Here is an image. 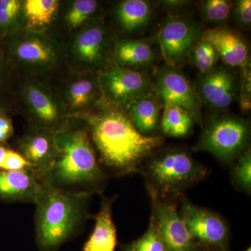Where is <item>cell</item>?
<instances>
[{
	"mask_svg": "<svg viewBox=\"0 0 251 251\" xmlns=\"http://www.w3.org/2000/svg\"><path fill=\"white\" fill-rule=\"evenodd\" d=\"M100 84L111 101L128 107L148 94L150 87V81L145 74L123 67L114 68L103 73Z\"/></svg>",
	"mask_w": 251,
	"mask_h": 251,
	"instance_id": "9c48e42d",
	"label": "cell"
},
{
	"mask_svg": "<svg viewBox=\"0 0 251 251\" xmlns=\"http://www.w3.org/2000/svg\"><path fill=\"white\" fill-rule=\"evenodd\" d=\"M231 180L234 187L242 192L251 194V151L247 148L238 156L237 164L231 172Z\"/></svg>",
	"mask_w": 251,
	"mask_h": 251,
	"instance_id": "d4e9b609",
	"label": "cell"
},
{
	"mask_svg": "<svg viewBox=\"0 0 251 251\" xmlns=\"http://www.w3.org/2000/svg\"><path fill=\"white\" fill-rule=\"evenodd\" d=\"M211 251H228L225 250V249H213V250H211Z\"/></svg>",
	"mask_w": 251,
	"mask_h": 251,
	"instance_id": "d590c367",
	"label": "cell"
},
{
	"mask_svg": "<svg viewBox=\"0 0 251 251\" xmlns=\"http://www.w3.org/2000/svg\"><path fill=\"white\" fill-rule=\"evenodd\" d=\"M194 117L174 104L164 103V111L161 120L162 131L171 138H182L192 129Z\"/></svg>",
	"mask_w": 251,
	"mask_h": 251,
	"instance_id": "d6986e66",
	"label": "cell"
},
{
	"mask_svg": "<svg viewBox=\"0 0 251 251\" xmlns=\"http://www.w3.org/2000/svg\"><path fill=\"white\" fill-rule=\"evenodd\" d=\"M201 36L199 28L191 21L181 18L168 20L158 34L162 55L168 66L176 68L181 65Z\"/></svg>",
	"mask_w": 251,
	"mask_h": 251,
	"instance_id": "ba28073f",
	"label": "cell"
},
{
	"mask_svg": "<svg viewBox=\"0 0 251 251\" xmlns=\"http://www.w3.org/2000/svg\"><path fill=\"white\" fill-rule=\"evenodd\" d=\"M22 9V3L18 0H0V39L16 29Z\"/></svg>",
	"mask_w": 251,
	"mask_h": 251,
	"instance_id": "4316f807",
	"label": "cell"
},
{
	"mask_svg": "<svg viewBox=\"0 0 251 251\" xmlns=\"http://www.w3.org/2000/svg\"><path fill=\"white\" fill-rule=\"evenodd\" d=\"M90 125L102 161L119 174L139 173L143 160L164 143L162 137L141 134L129 117L118 110L92 117Z\"/></svg>",
	"mask_w": 251,
	"mask_h": 251,
	"instance_id": "6da1fadb",
	"label": "cell"
},
{
	"mask_svg": "<svg viewBox=\"0 0 251 251\" xmlns=\"http://www.w3.org/2000/svg\"><path fill=\"white\" fill-rule=\"evenodd\" d=\"M1 70H2V67H1V58H0V81L1 79Z\"/></svg>",
	"mask_w": 251,
	"mask_h": 251,
	"instance_id": "e575fe53",
	"label": "cell"
},
{
	"mask_svg": "<svg viewBox=\"0 0 251 251\" xmlns=\"http://www.w3.org/2000/svg\"><path fill=\"white\" fill-rule=\"evenodd\" d=\"M214 46L219 57L231 67L244 69L249 60V50L242 37L226 27H216L203 31L201 39Z\"/></svg>",
	"mask_w": 251,
	"mask_h": 251,
	"instance_id": "7c38bea8",
	"label": "cell"
},
{
	"mask_svg": "<svg viewBox=\"0 0 251 251\" xmlns=\"http://www.w3.org/2000/svg\"><path fill=\"white\" fill-rule=\"evenodd\" d=\"M32 165L23 155L13 150H7L1 169L3 171H17L26 170Z\"/></svg>",
	"mask_w": 251,
	"mask_h": 251,
	"instance_id": "4dcf8cb0",
	"label": "cell"
},
{
	"mask_svg": "<svg viewBox=\"0 0 251 251\" xmlns=\"http://www.w3.org/2000/svg\"><path fill=\"white\" fill-rule=\"evenodd\" d=\"M13 125L9 118L0 115V143L7 140L13 133Z\"/></svg>",
	"mask_w": 251,
	"mask_h": 251,
	"instance_id": "d6a6232c",
	"label": "cell"
},
{
	"mask_svg": "<svg viewBox=\"0 0 251 251\" xmlns=\"http://www.w3.org/2000/svg\"><path fill=\"white\" fill-rule=\"evenodd\" d=\"M180 201L179 214L193 239L208 250L228 251L229 229L226 221L214 211L193 204L184 195Z\"/></svg>",
	"mask_w": 251,
	"mask_h": 251,
	"instance_id": "8992f818",
	"label": "cell"
},
{
	"mask_svg": "<svg viewBox=\"0 0 251 251\" xmlns=\"http://www.w3.org/2000/svg\"><path fill=\"white\" fill-rule=\"evenodd\" d=\"M59 2L57 0H27L23 4L25 15L30 27H42L52 22Z\"/></svg>",
	"mask_w": 251,
	"mask_h": 251,
	"instance_id": "603a6c76",
	"label": "cell"
},
{
	"mask_svg": "<svg viewBox=\"0 0 251 251\" xmlns=\"http://www.w3.org/2000/svg\"><path fill=\"white\" fill-rule=\"evenodd\" d=\"M7 149L4 148V147L0 146V169L2 166L3 162L4 161L5 156H6Z\"/></svg>",
	"mask_w": 251,
	"mask_h": 251,
	"instance_id": "836d02e7",
	"label": "cell"
},
{
	"mask_svg": "<svg viewBox=\"0 0 251 251\" xmlns=\"http://www.w3.org/2000/svg\"><path fill=\"white\" fill-rule=\"evenodd\" d=\"M189 56L193 65L202 74L213 70L219 57L214 46L202 39L194 46Z\"/></svg>",
	"mask_w": 251,
	"mask_h": 251,
	"instance_id": "484cf974",
	"label": "cell"
},
{
	"mask_svg": "<svg viewBox=\"0 0 251 251\" xmlns=\"http://www.w3.org/2000/svg\"><path fill=\"white\" fill-rule=\"evenodd\" d=\"M122 251H168L160 233L156 220L152 215L148 228L138 239L126 244H122Z\"/></svg>",
	"mask_w": 251,
	"mask_h": 251,
	"instance_id": "cb8c5ba5",
	"label": "cell"
},
{
	"mask_svg": "<svg viewBox=\"0 0 251 251\" xmlns=\"http://www.w3.org/2000/svg\"><path fill=\"white\" fill-rule=\"evenodd\" d=\"M86 194H74L50 186L36 200V244L42 251H55L74 235L82 216Z\"/></svg>",
	"mask_w": 251,
	"mask_h": 251,
	"instance_id": "7a4b0ae2",
	"label": "cell"
},
{
	"mask_svg": "<svg viewBox=\"0 0 251 251\" xmlns=\"http://www.w3.org/2000/svg\"><path fill=\"white\" fill-rule=\"evenodd\" d=\"M105 43V33L100 26H91L82 31L75 42V54L82 62L92 64L100 60Z\"/></svg>",
	"mask_w": 251,
	"mask_h": 251,
	"instance_id": "ac0fdd59",
	"label": "cell"
},
{
	"mask_svg": "<svg viewBox=\"0 0 251 251\" xmlns=\"http://www.w3.org/2000/svg\"><path fill=\"white\" fill-rule=\"evenodd\" d=\"M140 172L146 181L147 190L169 202L180 199L186 190L209 173L205 166L179 149L166 150L152 157Z\"/></svg>",
	"mask_w": 251,
	"mask_h": 251,
	"instance_id": "3957f363",
	"label": "cell"
},
{
	"mask_svg": "<svg viewBox=\"0 0 251 251\" xmlns=\"http://www.w3.org/2000/svg\"><path fill=\"white\" fill-rule=\"evenodd\" d=\"M244 251H251V247H250L248 248V249H247V250Z\"/></svg>",
	"mask_w": 251,
	"mask_h": 251,
	"instance_id": "8d00e7d4",
	"label": "cell"
},
{
	"mask_svg": "<svg viewBox=\"0 0 251 251\" xmlns=\"http://www.w3.org/2000/svg\"><path fill=\"white\" fill-rule=\"evenodd\" d=\"M41 186L34 175L26 170L7 171L0 170V196L9 199L37 198Z\"/></svg>",
	"mask_w": 251,
	"mask_h": 251,
	"instance_id": "9a60e30c",
	"label": "cell"
},
{
	"mask_svg": "<svg viewBox=\"0 0 251 251\" xmlns=\"http://www.w3.org/2000/svg\"><path fill=\"white\" fill-rule=\"evenodd\" d=\"M1 112H2V109H1V106H0V115H1Z\"/></svg>",
	"mask_w": 251,
	"mask_h": 251,
	"instance_id": "74e56055",
	"label": "cell"
},
{
	"mask_svg": "<svg viewBox=\"0 0 251 251\" xmlns=\"http://www.w3.org/2000/svg\"><path fill=\"white\" fill-rule=\"evenodd\" d=\"M54 149V140L48 135L36 134L29 137L23 144V156L34 166H44L52 158Z\"/></svg>",
	"mask_w": 251,
	"mask_h": 251,
	"instance_id": "7402d4cb",
	"label": "cell"
},
{
	"mask_svg": "<svg viewBox=\"0 0 251 251\" xmlns=\"http://www.w3.org/2000/svg\"><path fill=\"white\" fill-rule=\"evenodd\" d=\"M94 94L93 82L87 79L75 81L69 89V100L74 108H81L90 103Z\"/></svg>",
	"mask_w": 251,
	"mask_h": 251,
	"instance_id": "f1b7e54d",
	"label": "cell"
},
{
	"mask_svg": "<svg viewBox=\"0 0 251 251\" xmlns=\"http://www.w3.org/2000/svg\"><path fill=\"white\" fill-rule=\"evenodd\" d=\"M232 3L227 0H207L202 6V14L206 21L213 23L224 22L228 18Z\"/></svg>",
	"mask_w": 251,
	"mask_h": 251,
	"instance_id": "f546056e",
	"label": "cell"
},
{
	"mask_svg": "<svg viewBox=\"0 0 251 251\" xmlns=\"http://www.w3.org/2000/svg\"><path fill=\"white\" fill-rule=\"evenodd\" d=\"M153 54L150 43L143 39L120 41L115 49L117 61L126 65H146L153 60Z\"/></svg>",
	"mask_w": 251,
	"mask_h": 251,
	"instance_id": "ffe728a7",
	"label": "cell"
},
{
	"mask_svg": "<svg viewBox=\"0 0 251 251\" xmlns=\"http://www.w3.org/2000/svg\"><path fill=\"white\" fill-rule=\"evenodd\" d=\"M12 53L18 61L34 67H46L55 60V52L49 41L39 36H25L14 43Z\"/></svg>",
	"mask_w": 251,
	"mask_h": 251,
	"instance_id": "5bb4252c",
	"label": "cell"
},
{
	"mask_svg": "<svg viewBox=\"0 0 251 251\" xmlns=\"http://www.w3.org/2000/svg\"><path fill=\"white\" fill-rule=\"evenodd\" d=\"M151 7L144 0L122 1L117 9L119 22L125 30L133 31L148 23L151 16Z\"/></svg>",
	"mask_w": 251,
	"mask_h": 251,
	"instance_id": "44dd1931",
	"label": "cell"
},
{
	"mask_svg": "<svg viewBox=\"0 0 251 251\" xmlns=\"http://www.w3.org/2000/svg\"><path fill=\"white\" fill-rule=\"evenodd\" d=\"M249 137L250 127L245 120L234 116L217 117L207 124L195 150L229 163L247 150Z\"/></svg>",
	"mask_w": 251,
	"mask_h": 251,
	"instance_id": "5b68a950",
	"label": "cell"
},
{
	"mask_svg": "<svg viewBox=\"0 0 251 251\" xmlns=\"http://www.w3.org/2000/svg\"><path fill=\"white\" fill-rule=\"evenodd\" d=\"M114 200L103 198L100 210L95 217L93 232L85 242L83 251H115L117 231L112 219Z\"/></svg>",
	"mask_w": 251,
	"mask_h": 251,
	"instance_id": "4fadbf2b",
	"label": "cell"
},
{
	"mask_svg": "<svg viewBox=\"0 0 251 251\" xmlns=\"http://www.w3.org/2000/svg\"><path fill=\"white\" fill-rule=\"evenodd\" d=\"M156 92L163 103L178 105L190 112L193 117L199 114L198 99L187 79L175 68H165L158 74Z\"/></svg>",
	"mask_w": 251,
	"mask_h": 251,
	"instance_id": "8fae6325",
	"label": "cell"
},
{
	"mask_svg": "<svg viewBox=\"0 0 251 251\" xmlns=\"http://www.w3.org/2000/svg\"><path fill=\"white\" fill-rule=\"evenodd\" d=\"M201 98L211 108L224 110L237 99L238 82L235 75L224 67L203 74L198 81Z\"/></svg>",
	"mask_w": 251,
	"mask_h": 251,
	"instance_id": "30bf717a",
	"label": "cell"
},
{
	"mask_svg": "<svg viewBox=\"0 0 251 251\" xmlns=\"http://www.w3.org/2000/svg\"><path fill=\"white\" fill-rule=\"evenodd\" d=\"M25 98L36 118L45 125H51L58 120L59 110L55 100L41 87L27 85Z\"/></svg>",
	"mask_w": 251,
	"mask_h": 251,
	"instance_id": "e0dca14e",
	"label": "cell"
},
{
	"mask_svg": "<svg viewBox=\"0 0 251 251\" xmlns=\"http://www.w3.org/2000/svg\"><path fill=\"white\" fill-rule=\"evenodd\" d=\"M234 14L238 22L242 25H250L251 22V1L240 0L236 2Z\"/></svg>",
	"mask_w": 251,
	"mask_h": 251,
	"instance_id": "1f68e13d",
	"label": "cell"
},
{
	"mask_svg": "<svg viewBox=\"0 0 251 251\" xmlns=\"http://www.w3.org/2000/svg\"><path fill=\"white\" fill-rule=\"evenodd\" d=\"M208 251H211V250Z\"/></svg>",
	"mask_w": 251,
	"mask_h": 251,
	"instance_id": "f35d334b",
	"label": "cell"
},
{
	"mask_svg": "<svg viewBox=\"0 0 251 251\" xmlns=\"http://www.w3.org/2000/svg\"><path fill=\"white\" fill-rule=\"evenodd\" d=\"M53 140L59 153L51 165L54 179L65 185L97 184L103 181V173L85 130H60Z\"/></svg>",
	"mask_w": 251,
	"mask_h": 251,
	"instance_id": "277c9868",
	"label": "cell"
},
{
	"mask_svg": "<svg viewBox=\"0 0 251 251\" xmlns=\"http://www.w3.org/2000/svg\"><path fill=\"white\" fill-rule=\"evenodd\" d=\"M151 204V215L156 220L168 251H208L198 244L188 232L174 202L162 201L148 191Z\"/></svg>",
	"mask_w": 251,
	"mask_h": 251,
	"instance_id": "52a82bcc",
	"label": "cell"
},
{
	"mask_svg": "<svg viewBox=\"0 0 251 251\" xmlns=\"http://www.w3.org/2000/svg\"><path fill=\"white\" fill-rule=\"evenodd\" d=\"M98 3L94 0H77L73 3L67 15L68 25L72 28L80 26L93 15Z\"/></svg>",
	"mask_w": 251,
	"mask_h": 251,
	"instance_id": "83f0119b",
	"label": "cell"
},
{
	"mask_svg": "<svg viewBox=\"0 0 251 251\" xmlns=\"http://www.w3.org/2000/svg\"><path fill=\"white\" fill-rule=\"evenodd\" d=\"M129 119L138 131L151 136L159 123V108L152 96L146 95L137 99L129 105Z\"/></svg>",
	"mask_w": 251,
	"mask_h": 251,
	"instance_id": "2e32d148",
	"label": "cell"
}]
</instances>
